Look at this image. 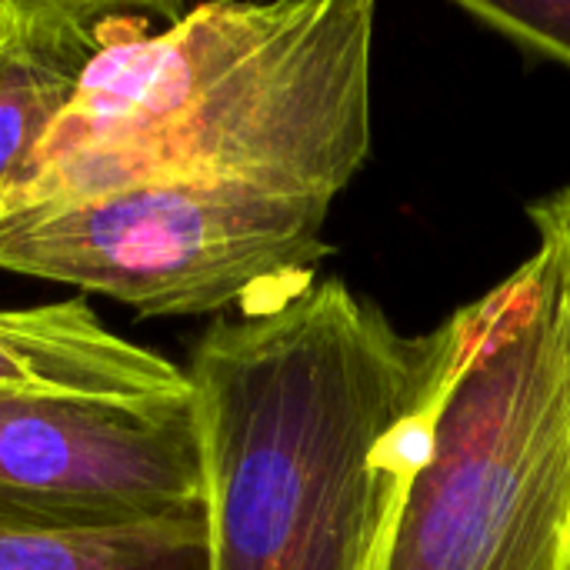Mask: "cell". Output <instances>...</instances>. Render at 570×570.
I'll list each match as a JSON object with an SVG mask.
<instances>
[{"label": "cell", "mask_w": 570, "mask_h": 570, "mask_svg": "<svg viewBox=\"0 0 570 570\" xmlns=\"http://www.w3.org/2000/svg\"><path fill=\"white\" fill-rule=\"evenodd\" d=\"M461 314L407 337L344 281L210 324L197 397L210 570H384Z\"/></svg>", "instance_id": "1"}, {"label": "cell", "mask_w": 570, "mask_h": 570, "mask_svg": "<svg viewBox=\"0 0 570 570\" xmlns=\"http://www.w3.org/2000/svg\"><path fill=\"white\" fill-rule=\"evenodd\" d=\"M371 0L144 10L87 70L0 214L130 180L334 200L371 157Z\"/></svg>", "instance_id": "2"}, {"label": "cell", "mask_w": 570, "mask_h": 570, "mask_svg": "<svg viewBox=\"0 0 570 570\" xmlns=\"http://www.w3.org/2000/svg\"><path fill=\"white\" fill-rule=\"evenodd\" d=\"M461 351L384 570H570V257L458 307Z\"/></svg>", "instance_id": "3"}, {"label": "cell", "mask_w": 570, "mask_h": 570, "mask_svg": "<svg viewBox=\"0 0 570 570\" xmlns=\"http://www.w3.org/2000/svg\"><path fill=\"white\" fill-rule=\"evenodd\" d=\"M334 200L214 180H130L0 214V271L70 284L144 317L257 311L331 254Z\"/></svg>", "instance_id": "4"}, {"label": "cell", "mask_w": 570, "mask_h": 570, "mask_svg": "<svg viewBox=\"0 0 570 570\" xmlns=\"http://www.w3.org/2000/svg\"><path fill=\"white\" fill-rule=\"evenodd\" d=\"M0 508L67 524L207 511L197 397L0 387Z\"/></svg>", "instance_id": "5"}, {"label": "cell", "mask_w": 570, "mask_h": 570, "mask_svg": "<svg viewBox=\"0 0 570 570\" xmlns=\"http://www.w3.org/2000/svg\"><path fill=\"white\" fill-rule=\"evenodd\" d=\"M144 7L107 0H0V207L107 43Z\"/></svg>", "instance_id": "6"}, {"label": "cell", "mask_w": 570, "mask_h": 570, "mask_svg": "<svg viewBox=\"0 0 570 570\" xmlns=\"http://www.w3.org/2000/svg\"><path fill=\"white\" fill-rule=\"evenodd\" d=\"M0 387L157 401L190 394V377L167 357L110 334L83 301L0 311Z\"/></svg>", "instance_id": "7"}, {"label": "cell", "mask_w": 570, "mask_h": 570, "mask_svg": "<svg viewBox=\"0 0 570 570\" xmlns=\"http://www.w3.org/2000/svg\"><path fill=\"white\" fill-rule=\"evenodd\" d=\"M0 570H210L207 511L67 524L0 508Z\"/></svg>", "instance_id": "8"}, {"label": "cell", "mask_w": 570, "mask_h": 570, "mask_svg": "<svg viewBox=\"0 0 570 570\" xmlns=\"http://www.w3.org/2000/svg\"><path fill=\"white\" fill-rule=\"evenodd\" d=\"M454 7L528 57L570 70V0H458Z\"/></svg>", "instance_id": "9"}, {"label": "cell", "mask_w": 570, "mask_h": 570, "mask_svg": "<svg viewBox=\"0 0 570 570\" xmlns=\"http://www.w3.org/2000/svg\"><path fill=\"white\" fill-rule=\"evenodd\" d=\"M528 217L538 227L541 240L570 247V184L561 187V190H554V194H548V197L531 200L528 204Z\"/></svg>", "instance_id": "10"}, {"label": "cell", "mask_w": 570, "mask_h": 570, "mask_svg": "<svg viewBox=\"0 0 570 570\" xmlns=\"http://www.w3.org/2000/svg\"><path fill=\"white\" fill-rule=\"evenodd\" d=\"M564 250H568V257H570V247H564Z\"/></svg>", "instance_id": "11"}]
</instances>
